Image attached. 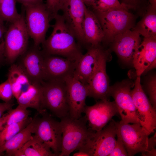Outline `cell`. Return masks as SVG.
Segmentation results:
<instances>
[{
    "label": "cell",
    "instance_id": "cell-1",
    "mask_svg": "<svg viewBox=\"0 0 156 156\" xmlns=\"http://www.w3.org/2000/svg\"><path fill=\"white\" fill-rule=\"evenodd\" d=\"M53 30L42 44L45 55H59L77 62L83 55L75 36L62 15L55 17Z\"/></svg>",
    "mask_w": 156,
    "mask_h": 156
},
{
    "label": "cell",
    "instance_id": "cell-2",
    "mask_svg": "<svg viewBox=\"0 0 156 156\" xmlns=\"http://www.w3.org/2000/svg\"><path fill=\"white\" fill-rule=\"evenodd\" d=\"M60 119L62 138L59 156H69L85 143L95 131L87 127L85 116L76 119L68 114Z\"/></svg>",
    "mask_w": 156,
    "mask_h": 156
},
{
    "label": "cell",
    "instance_id": "cell-3",
    "mask_svg": "<svg viewBox=\"0 0 156 156\" xmlns=\"http://www.w3.org/2000/svg\"><path fill=\"white\" fill-rule=\"evenodd\" d=\"M93 12L101 26L104 34L103 41L106 43H111L117 35L133 29L135 26V17L128 10Z\"/></svg>",
    "mask_w": 156,
    "mask_h": 156
},
{
    "label": "cell",
    "instance_id": "cell-4",
    "mask_svg": "<svg viewBox=\"0 0 156 156\" xmlns=\"http://www.w3.org/2000/svg\"><path fill=\"white\" fill-rule=\"evenodd\" d=\"M29 36L26 26L23 9L21 16L10 23L4 35V54L12 63L27 51Z\"/></svg>",
    "mask_w": 156,
    "mask_h": 156
},
{
    "label": "cell",
    "instance_id": "cell-5",
    "mask_svg": "<svg viewBox=\"0 0 156 156\" xmlns=\"http://www.w3.org/2000/svg\"><path fill=\"white\" fill-rule=\"evenodd\" d=\"M43 106L60 119L69 114L65 81H42L41 83Z\"/></svg>",
    "mask_w": 156,
    "mask_h": 156
},
{
    "label": "cell",
    "instance_id": "cell-6",
    "mask_svg": "<svg viewBox=\"0 0 156 156\" xmlns=\"http://www.w3.org/2000/svg\"><path fill=\"white\" fill-rule=\"evenodd\" d=\"M25 12L26 26L34 45L38 47L45 40L47 32L52 19L45 4L22 6Z\"/></svg>",
    "mask_w": 156,
    "mask_h": 156
},
{
    "label": "cell",
    "instance_id": "cell-7",
    "mask_svg": "<svg viewBox=\"0 0 156 156\" xmlns=\"http://www.w3.org/2000/svg\"><path fill=\"white\" fill-rule=\"evenodd\" d=\"M42 117L34 118L33 133L49 147L56 156L61 153L62 129L60 122L53 118L45 111Z\"/></svg>",
    "mask_w": 156,
    "mask_h": 156
},
{
    "label": "cell",
    "instance_id": "cell-8",
    "mask_svg": "<svg viewBox=\"0 0 156 156\" xmlns=\"http://www.w3.org/2000/svg\"><path fill=\"white\" fill-rule=\"evenodd\" d=\"M115 123L116 136L123 142L128 156H133L146 151L150 134L140 123L131 124L121 120L115 121Z\"/></svg>",
    "mask_w": 156,
    "mask_h": 156
},
{
    "label": "cell",
    "instance_id": "cell-9",
    "mask_svg": "<svg viewBox=\"0 0 156 156\" xmlns=\"http://www.w3.org/2000/svg\"><path fill=\"white\" fill-rule=\"evenodd\" d=\"M134 83L125 80L110 87L109 95L114 99L118 114L122 122L140 123V121L131 94Z\"/></svg>",
    "mask_w": 156,
    "mask_h": 156
},
{
    "label": "cell",
    "instance_id": "cell-10",
    "mask_svg": "<svg viewBox=\"0 0 156 156\" xmlns=\"http://www.w3.org/2000/svg\"><path fill=\"white\" fill-rule=\"evenodd\" d=\"M116 136L115 121L112 119L101 130L94 132L77 150L84 152L89 156H108L116 143Z\"/></svg>",
    "mask_w": 156,
    "mask_h": 156
},
{
    "label": "cell",
    "instance_id": "cell-11",
    "mask_svg": "<svg viewBox=\"0 0 156 156\" xmlns=\"http://www.w3.org/2000/svg\"><path fill=\"white\" fill-rule=\"evenodd\" d=\"M131 95L142 126L150 135L156 128V109L152 106L141 84L140 76H137Z\"/></svg>",
    "mask_w": 156,
    "mask_h": 156
},
{
    "label": "cell",
    "instance_id": "cell-12",
    "mask_svg": "<svg viewBox=\"0 0 156 156\" xmlns=\"http://www.w3.org/2000/svg\"><path fill=\"white\" fill-rule=\"evenodd\" d=\"M108 51L102 49L96 67L87 84L88 96L96 100H108L110 86L106 71V63L108 59Z\"/></svg>",
    "mask_w": 156,
    "mask_h": 156
},
{
    "label": "cell",
    "instance_id": "cell-13",
    "mask_svg": "<svg viewBox=\"0 0 156 156\" xmlns=\"http://www.w3.org/2000/svg\"><path fill=\"white\" fill-rule=\"evenodd\" d=\"M83 113L88 127L94 131L101 130L114 116L118 114L114 101L108 100H100L92 106L86 105Z\"/></svg>",
    "mask_w": 156,
    "mask_h": 156
},
{
    "label": "cell",
    "instance_id": "cell-14",
    "mask_svg": "<svg viewBox=\"0 0 156 156\" xmlns=\"http://www.w3.org/2000/svg\"><path fill=\"white\" fill-rule=\"evenodd\" d=\"M67 88V97L69 114L71 117L78 119L82 116L86 106V100L88 96L87 85L70 77L65 80Z\"/></svg>",
    "mask_w": 156,
    "mask_h": 156
},
{
    "label": "cell",
    "instance_id": "cell-15",
    "mask_svg": "<svg viewBox=\"0 0 156 156\" xmlns=\"http://www.w3.org/2000/svg\"><path fill=\"white\" fill-rule=\"evenodd\" d=\"M77 62L54 55H45L44 81H65L73 76Z\"/></svg>",
    "mask_w": 156,
    "mask_h": 156
},
{
    "label": "cell",
    "instance_id": "cell-16",
    "mask_svg": "<svg viewBox=\"0 0 156 156\" xmlns=\"http://www.w3.org/2000/svg\"><path fill=\"white\" fill-rule=\"evenodd\" d=\"M86 7L82 0H66L61 10L63 18L76 38L83 44L85 39L83 26Z\"/></svg>",
    "mask_w": 156,
    "mask_h": 156
},
{
    "label": "cell",
    "instance_id": "cell-17",
    "mask_svg": "<svg viewBox=\"0 0 156 156\" xmlns=\"http://www.w3.org/2000/svg\"><path fill=\"white\" fill-rule=\"evenodd\" d=\"M132 64L137 76L156 68V38L144 37L133 56Z\"/></svg>",
    "mask_w": 156,
    "mask_h": 156
},
{
    "label": "cell",
    "instance_id": "cell-18",
    "mask_svg": "<svg viewBox=\"0 0 156 156\" xmlns=\"http://www.w3.org/2000/svg\"><path fill=\"white\" fill-rule=\"evenodd\" d=\"M140 36L135 30H127L115 37L111 43L112 49L122 61L132 64L133 56L141 42Z\"/></svg>",
    "mask_w": 156,
    "mask_h": 156
},
{
    "label": "cell",
    "instance_id": "cell-19",
    "mask_svg": "<svg viewBox=\"0 0 156 156\" xmlns=\"http://www.w3.org/2000/svg\"><path fill=\"white\" fill-rule=\"evenodd\" d=\"M103 49L100 45L89 48L77 62L73 76L87 85L96 67Z\"/></svg>",
    "mask_w": 156,
    "mask_h": 156
},
{
    "label": "cell",
    "instance_id": "cell-20",
    "mask_svg": "<svg viewBox=\"0 0 156 156\" xmlns=\"http://www.w3.org/2000/svg\"><path fill=\"white\" fill-rule=\"evenodd\" d=\"M38 47H34L24 53L23 68L33 83H41L44 78V55Z\"/></svg>",
    "mask_w": 156,
    "mask_h": 156
},
{
    "label": "cell",
    "instance_id": "cell-21",
    "mask_svg": "<svg viewBox=\"0 0 156 156\" xmlns=\"http://www.w3.org/2000/svg\"><path fill=\"white\" fill-rule=\"evenodd\" d=\"M84 44L94 47L100 45L103 41L104 34L100 23L95 13L86 7L83 23Z\"/></svg>",
    "mask_w": 156,
    "mask_h": 156
},
{
    "label": "cell",
    "instance_id": "cell-22",
    "mask_svg": "<svg viewBox=\"0 0 156 156\" xmlns=\"http://www.w3.org/2000/svg\"><path fill=\"white\" fill-rule=\"evenodd\" d=\"M8 79L11 85L13 96L17 99L32 84L22 66L13 64L8 73Z\"/></svg>",
    "mask_w": 156,
    "mask_h": 156
},
{
    "label": "cell",
    "instance_id": "cell-23",
    "mask_svg": "<svg viewBox=\"0 0 156 156\" xmlns=\"http://www.w3.org/2000/svg\"><path fill=\"white\" fill-rule=\"evenodd\" d=\"M16 100L18 105L27 108L35 109L40 114L46 110L43 106L41 83H33L29 89L22 93Z\"/></svg>",
    "mask_w": 156,
    "mask_h": 156
},
{
    "label": "cell",
    "instance_id": "cell-24",
    "mask_svg": "<svg viewBox=\"0 0 156 156\" xmlns=\"http://www.w3.org/2000/svg\"><path fill=\"white\" fill-rule=\"evenodd\" d=\"M34 119L25 128L0 146V150L5 152L8 156H11L16 150L21 148L30 139L33 133Z\"/></svg>",
    "mask_w": 156,
    "mask_h": 156
},
{
    "label": "cell",
    "instance_id": "cell-25",
    "mask_svg": "<svg viewBox=\"0 0 156 156\" xmlns=\"http://www.w3.org/2000/svg\"><path fill=\"white\" fill-rule=\"evenodd\" d=\"M156 9L150 5L133 29L145 38H156Z\"/></svg>",
    "mask_w": 156,
    "mask_h": 156
},
{
    "label": "cell",
    "instance_id": "cell-26",
    "mask_svg": "<svg viewBox=\"0 0 156 156\" xmlns=\"http://www.w3.org/2000/svg\"><path fill=\"white\" fill-rule=\"evenodd\" d=\"M26 156H55L51 149L36 135L30 139L21 148Z\"/></svg>",
    "mask_w": 156,
    "mask_h": 156
},
{
    "label": "cell",
    "instance_id": "cell-27",
    "mask_svg": "<svg viewBox=\"0 0 156 156\" xmlns=\"http://www.w3.org/2000/svg\"><path fill=\"white\" fill-rule=\"evenodd\" d=\"M3 114L0 120V130L5 126L20 122L28 117L29 112L27 108L18 105L16 108H12Z\"/></svg>",
    "mask_w": 156,
    "mask_h": 156
},
{
    "label": "cell",
    "instance_id": "cell-28",
    "mask_svg": "<svg viewBox=\"0 0 156 156\" xmlns=\"http://www.w3.org/2000/svg\"><path fill=\"white\" fill-rule=\"evenodd\" d=\"M16 0H0V20L12 23L21 16L16 7Z\"/></svg>",
    "mask_w": 156,
    "mask_h": 156
},
{
    "label": "cell",
    "instance_id": "cell-29",
    "mask_svg": "<svg viewBox=\"0 0 156 156\" xmlns=\"http://www.w3.org/2000/svg\"><path fill=\"white\" fill-rule=\"evenodd\" d=\"M32 119L28 117L20 122L8 125L0 129V146L27 126Z\"/></svg>",
    "mask_w": 156,
    "mask_h": 156
},
{
    "label": "cell",
    "instance_id": "cell-30",
    "mask_svg": "<svg viewBox=\"0 0 156 156\" xmlns=\"http://www.w3.org/2000/svg\"><path fill=\"white\" fill-rule=\"evenodd\" d=\"M92 7L94 11L97 12L114 9H130L118 0H95Z\"/></svg>",
    "mask_w": 156,
    "mask_h": 156
},
{
    "label": "cell",
    "instance_id": "cell-31",
    "mask_svg": "<svg viewBox=\"0 0 156 156\" xmlns=\"http://www.w3.org/2000/svg\"><path fill=\"white\" fill-rule=\"evenodd\" d=\"M146 90L149 100L156 109V76L155 74L150 76L146 83Z\"/></svg>",
    "mask_w": 156,
    "mask_h": 156
},
{
    "label": "cell",
    "instance_id": "cell-32",
    "mask_svg": "<svg viewBox=\"0 0 156 156\" xmlns=\"http://www.w3.org/2000/svg\"><path fill=\"white\" fill-rule=\"evenodd\" d=\"M66 0H47L45 5L52 19L61 10Z\"/></svg>",
    "mask_w": 156,
    "mask_h": 156
},
{
    "label": "cell",
    "instance_id": "cell-33",
    "mask_svg": "<svg viewBox=\"0 0 156 156\" xmlns=\"http://www.w3.org/2000/svg\"><path fill=\"white\" fill-rule=\"evenodd\" d=\"M13 96L10 84L7 79L0 84V99L5 102L10 101Z\"/></svg>",
    "mask_w": 156,
    "mask_h": 156
},
{
    "label": "cell",
    "instance_id": "cell-34",
    "mask_svg": "<svg viewBox=\"0 0 156 156\" xmlns=\"http://www.w3.org/2000/svg\"><path fill=\"white\" fill-rule=\"evenodd\" d=\"M128 154L124 145L121 139L117 136L115 146L108 156H127Z\"/></svg>",
    "mask_w": 156,
    "mask_h": 156
},
{
    "label": "cell",
    "instance_id": "cell-35",
    "mask_svg": "<svg viewBox=\"0 0 156 156\" xmlns=\"http://www.w3.org/2000/svg\"><path fill=\"white\" fill-rule=\"evenodd\" d=\"M156 133L155 134L148 140V146L146 151L141 153L143 156H156Z\"/></svg>",
    "mask_w": 156,
    "mask_h": 156
},
{
    "label": "cell",
    "instance_id": "cell-36",
    "mask_svg": "<svg viewBox=\"0 0 156 156\" xmlns=\"http://www.w3.org/2000/svg\"><path fill=\"white\" fill-rule=\"evenodd\" d=\"M7 28L4 22L0 20V62L5 57L4 35Z\"/></svg>",
    "mask_w": 156,
    "mask_h": 156
},
{
    "label": "cell",
    "instance_id": "cell-37",
    "mask_svg": "<svg viewBox=\"0 0 156 156\" xmlns=\"http://www.w3.org/2000/svg\"><path fill=\"white\" fill-rule=\"evenodd\" d=\"M121 3L127 6L130 9L136 10L142 4L144 0H120Z\"/></svg>",
    "mask_w": 156,
    "mask_h": 156
},
{
    "label": "cell",
    "instance_id": "cell-38",
    "mask_svg": "<svg viewBox=\"0 0 156 156\" xmlns=\"http://www.w3.org/2000/svg\"><path fill=\"white\" fill-rule=\"evenodd\" d=\"M14 104L10 101L4 103L0 102V120L4 112L12 108Z\"/></svg>",
    "mask_w": 156,
    "mask_h": 156
},
{
    "label": "cell",
    "instance_id": "cell-39",
    "mask_svg": "<svg viewBox=\"0 0 156 156\" xmlns=\"http://www.w3.org/2000/svg\"><path fill=\"white\" fill-rule=\"evenodd\" d=\"M16 1L21 3L23 6L36 5L43 3L42 0H16Z\"/></svg>",
    "mask_w": 156,
    "mask_h": 156
},
{
    "label": "cell",
    "instance_id": "cell-40",
    "mask_svg": "<svg viewBox=\"0 0 156 156\" xmlns=\"http://www.w3.org/2000/svg\"><path fill=\"white\" fill-rule=\"evenodd\" d=\"M12 156H26L21 148L15 151Z\"/></svg>",
    "mask_w": 156,
    "mask_h": 156
},
{
    "label": "cell",
    "instance_id": "cell-41",
    "mask_svg": "<svg viewBox=\"0 0 156 156\" xmlns=\"http://www.w3.org/2000/svg\"><path fill=\"white\" fill-rule=\"evenodd\" d=\"M86 6L92 7L95 0H82Z\"/></svg>",
    "mask_w": 156,
    "mask_h": 156
},
{
    "label": "cell",
    "instance_id": "cell-42",
    "mask_svg": "<svg viewBox=\"0 0 156 156\" xmlns=\"http://www.w3.org/2000/svg\"><path fill=\"white\" fill-rule=\"evenodd\" d=\"M73 156H89L86 153L81 151H79L77 152L74 153Z\"/></svg>",
    "mask_w": 156,
    "mask_h": 156
},
{
    "label": "cell",
    "instance_id": "cell-43",
    "mask_svg": "<svg viewBox=\"0 0 156 156\" xmlns=\"http://www.w3.org/2000/svg\"><path fill=\"white\" fill-rule=\"evenodd\" d=\"M150 5L154 9H156V0H148Z\"/></svg>",
    "mask_w": 156,
    "mask_h": 156
},
{
    "label": "cell",
    "instance_id": "cell-44",
    "mask_svg": "<svg viewBox=\"0 0 156 156\" xmlns=\"http://www.w3.org/2000/svg\"><path fill=\"white\" fill-rule=\"evenodd\" d=\"M3 153V152H2L0 150V155H1Z\"/></svg>",
    "mask_w": 156,
    "mask_h": 156
}]
</instances>
